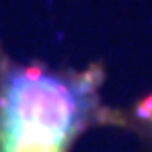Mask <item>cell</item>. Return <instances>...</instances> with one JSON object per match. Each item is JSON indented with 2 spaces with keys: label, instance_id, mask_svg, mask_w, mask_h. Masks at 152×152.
Segmentation results:
<instances>
[{
  "label": "cell",
  "instance_id": "obj_1",
  "mask_svg": "<svg viewBox=\"0 0 152 152\" xmlns=\"http://www.w3.org/2000/svg\"><path fill=\"white\" fill-rule=\"evenodd\" d=\"M102 74L0 61V152H68L97 108Z\"/></svg>",
  "mask_w": 152,
  "mask_h": 152
},
{
  "label": "cell",
  "instance_id": "obj_2",
  "mask_svg": "<svg viewBox=\"0 0 152 152\" xmlns=\"http://www.w3.org/2000/svg\"><path fill=\"white\" fill-rule=\"evenodd\" d=\"M135 114H137V116H140L144 123H148V125L152 127V95H148V97L137 106Z\"/></svg>",
  "mask_w": 152,
  "mask_h": 152
}]
</instances>
